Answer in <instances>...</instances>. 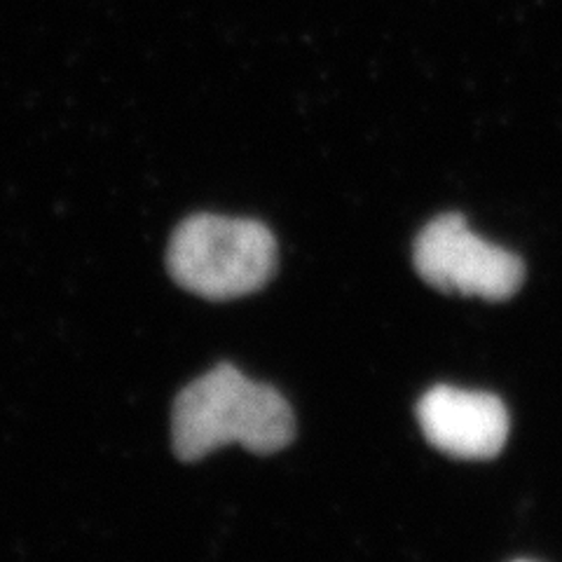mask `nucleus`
<instances>
[{
	"label": "nucleus",
	"instance_id": "1",
	"mask_svg": "<svg viewBox=\"0 0 562 562\" xmlns=\"http://www.w3.org/2000/svg\"><path fill=\"white\" fill-rule=\"evenodd\" d=\"M293 436L289 401L274 386L249 380L233 363H218L192 380L171 408V446L183 462H198L231 443L272 454L284 450Z\"/></svg>",
	"mask_w": 562,
	"mask_h": 562
},
{
	"label": "nucleus",
	"instance_id": "2",
	"mask_svg": "<svg viewBox=\"0 0 562 562\" xmlns=\"http://www.w3.org/2000/svg\"><path fill=\"white\" fill-rule=\"evenodd\" d=\"M167 270L181 289L209 297L260 291L277 270V239L268 225L251 218L195 214L176 227Z\"/></svg>",
	"mask_w": 562,
	"mask_h": 562
},
{
	"label": "nucleus",
	"instance_id": "3",
	"mask_svg": "<svg viewBox=\"0 0 562 562\" xmlns=\"http://www.w3.org/2000/svg\"><path fill=\"white\" fill-rule=\"evenodd\" d=\"M415 270L436 291L508 301L522 286V260L481 239L462 214H441L415 239Z\"/></svg>",
	"mask_w": 562,
	"mask_h": 562
},
{
	"label": "nucleus",
	"instance_id": "4",
	"mask_svg": "<svg viewBox=\"0 0 562 562\" xmlns=\"http://www.w3.org/2000/svg\"><path fill=\"white\" fill-rule=\"evenodd\" d=\"M427 441L457 460H492L508 438V411L487 392L436 384L417 403Z\"/></svg>",
	"mask_w": 562,
	"mask_h": 562
},
{
	"label": "nucleus",
	"instance_id": "5",
	"mask_svg": "<svg viewBox=\"0 0 562 562\" xmlns=\"http://www.w3.org/2000/svg\"><path fill=\"white\" fill-rule=\"evenodd\" d=\"M516 562H532V560H516Z\"/></svg>",
	"mask_w": 562,
	"mask_h": 562
}]
</instances>
